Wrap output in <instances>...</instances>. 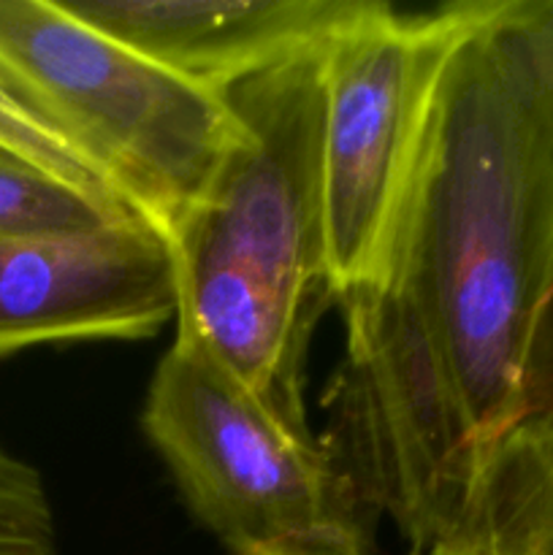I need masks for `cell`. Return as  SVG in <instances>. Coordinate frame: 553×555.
<instances>
[{"label": "cell", "instance_id": "6da1fadb", "mask_svg": "<svg viewBox=\"0 0 553 555\" xmlns=\"http://www.w3.org/2000/svg\"><path fill=\"white\" fill-rule=\"evenodd\" d=\"M323 439L412 555H553L535 431L553 304V101L502 20L453 49L388 263L345 301Z\"/></svg>", "mask_w": 553, "mask_h": 555}, {"label": "cell", "instance_id": "7a4b0ae2", "mask_svg": "<svg viewBox=\"0 0 553 555\" xmlns=\"http://www.w3.org/2000/svg\"><path fill=\"white\" fill-rule=\"evenodd\" d=\"M323 47L220 92L239 119L226 160L168 236L177 334L231 369L291 426L304 415V356L325 293Z\"/></svg>", "mask_w": 553, "mask_h": 555}, {"label": "cell", "instance_id": "3957f363", "mask_svg": "<svg viewBox=\"0 0 553 555\" xmlns=\"http://www.w3.org/2000/svg\"><path fill=\"white\" fill-rule=\"evenodd\" d=\"M0 79L166 238L239 135L220 92L95 30L63 3L0 0Z\"/></svg>", "mask_w": 553, "mask_h": 555}, {"label": "cell", "instance_id": "277c9868", "mask_svg": "<svg viewBox=\"0 0 553 555\" xmlns=\"http://www.w3.org/2000/svg\"><path fill=\"white\" fill-rule=\"evenodd\" d=\"M144 431L231 555H374V518L323 439L291 426L206 347L177 334Z\"/></svg>", "mask_w": 553, "mask_h": 555}, {"label": "cell", "instance_id": "5b68a950", "mask_svg": "<svg viewBox=\"0 0 553 555\" xmlns=\"http://www.w3.org/2000/svg\"><path fill=\"white\" fill-rule=\"evenodd\" d=\"M483 3L401 14L369 0L323 47L325 293L369 291L388 263L453 49Z\"/></svg>", "mask_w": 553, "mask_h": 555}, {"label": "cell", "instance_id": "8992f818", "mask_svg": "<svg viewBox=\"0 0 553 555\" xmlns=\"http://www.w3.org/2000/svg\"><path fill=\"white\" fill-rule=\"evenodd\" d=\"M168 238L144 220L70 236L0 238V356L144 339L177 314Z\"/></svg>", "mask_w": 553, "mask_h": 555}, {"label": "cell", "instance_id": "52a82bcc", "mask_svg": "<svg viewBox=\"0 0 553 555\" xmlns=\"http://www.w3.org/2000/svg\"><path fill=\"white\" fill-rule=\"evenodd\" d=\"M95 30L222 92L329 41L369 0H60Z\"/></svg>", "mask_w": 553, "mask_h": 555}, {"label": "cell", "instance_id": "ba28073f", "mask_svg": "<svg viewBox=\"0 0 553 555\" xmlns=\"http://www.w3.org/2000/svg\"><path fill=\"white\" fill-rule=\"evenodd\" d=\"M128 220L141 217L101 204L0 150V238L70 236Z\"/></svg>", "mask_w": 553, "mask_h": 555}, {"label": "cell", "instance_id": "9c48e42d", "mask_svg": "<svg viewBox=\"0 0 553 555\" xmlns=\"http://www.w3.org/2000/svg\"><path fill=\"white\" fill-rule=\"evenodd\" d=\"M0 150L101 204L133 211L128 201L114 190V184L3 79H0Z\"/></svg>", "mask_w": 553, "mask_h": 555}, {"label": "cell", "instance_id": "30bf717a", "mask_svg": "<svg viewBox=\"0 0 553 555\" xmlns=\"http://www.w3.org/2000/svg\"><path fill=\"white\" fill-rule=\"evenodd\" d=\"M0 555H57L41 475L0 444Z\"/></svg>", "mask_w": 553, "mask_h": 555}, {"label": "cell", "instance_id": "8fae6325", "mask_svg": "<svg viewBox=\"0 0 553 555\" xmlns=\"http://www.w3.org/2000/svg\"><path fill=\"white\" fill-rule=\"evenodd\" d=\"M502 20L553 101V0H502Z\"/></svg>", "mask_w": 553, "mask_h": 555}, {"label": "cell", "instance_id": "7c38bea8", "mask_svg": "<svg viewBox=\"0 0 553 555\" xmlns=\"http://www.w3.org/2000/svg\"><path fill=\"white\" fill-rule=\"evenodd\" d=\"M537 412L535 431L548 464L553 466V304L542 325L540 347H537Z\"/></svg>", "mask_w": 553, "mask_h": 555}]
</instances>
